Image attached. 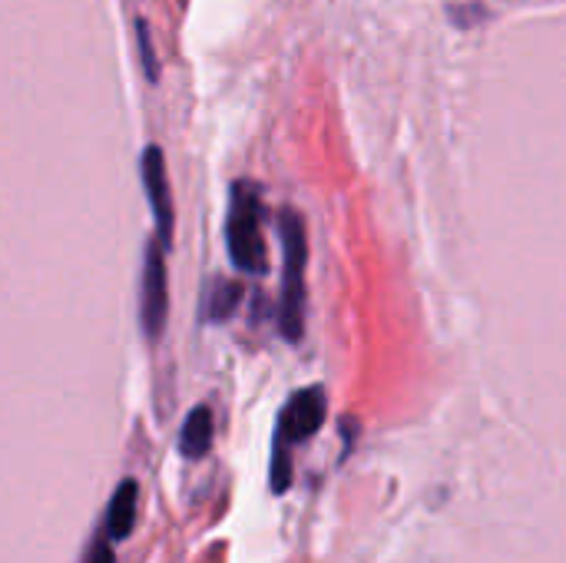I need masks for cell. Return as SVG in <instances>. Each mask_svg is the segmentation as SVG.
I'll return each instance as SVG.
<instances>
[{
	"label": "cell",
	"mask_w": 566,
	"mask_h": 563,
	"mask_svg": "<svg viewBox=\"0 0 566 563\" xmlns=\"http://www.w3.org/2000/svg\"><path fill=\"white\" fill-rule=\"evenodd\" d=\"M229 259L239 272L262 275L269 269L265 236H262V199L252 183H235L232 202H229Z\"/></svg>",
	"instance_id": "7a4b0ae2"
},
{
	"label": "cell",
	"mask_w": 566,
	"mask_h": 563,
	"mask_svg": "<svg viewBox=\"0 0 566 563\" xmlns=\"http://www.w3.org/2000/svg\"><path fill=\"white\" fill-rule=\"evenodd\" d=\"M136 508H139V488L133 478L119 481L113 498H109V508H106V541H126L136 528Z\"/></svg>",
	"instance_id": "8992f818"
},
{
	"label": "cell",
	"mask_w": 566,
	"mask_h": 563,
	"mask_svg": "<svg viewBox=\"0 0 566 563\" xmlns=\"http://www.w3.org/2000/svg\"><path fill=\"white\" fill-rule=\"evenodd\" d=\"M325 415H328V402H325V392L315 385V388H305L298 395L289 398V405L282 408L279 415V431H275V448H292V445H302L308 441L312 435H318V428L325 425Z\"/></svg>",
	"instance_id": "277c9868"
},
{
	"label": "cell",
	"mask_w": 566,
	"mask_h": 563,
	"mask_svg": "<svg viewBox=\"0 0 566 563\" xmlns=\"http://www.w3.org/2000/svg\"><path fill=\"white\" fill-rule=\"evenodd\" d=\"M212 435H216V425H212V411L209 408H192L182 431H179V451L186 458H202L209 448H212Z\"/></svg>",
	"instance_id": "52a82bcc"
},
{
	"label": "cell",
	"mask_w": 566,
	"mask_h": 563,
	"mask_svg": "<svg viewBox=\"0 0 566 563\" xmlns=\"http://www.w3.org/2000/svg\"><path fill=\"white\" fill-rule=\"evenodd\" d=\"M166 249L159 242L146 246L143 279H139V325L149 338H159L169 319V279H166Z\"/></svg>",
	"instance_id": "3957f363"
},
{
	"label": "cell",
	"mask_w": 566,
	"mask_h": 563,
	"mask_svg": "<svg viewBox=\"0 0 566 563\" xmlns=\"http://www.w3.org/2000/svg\"><path fill=\"white\" fill-rule=\"evenodd\" d=\"M136 37H139V53H143V66H146V76L156 80L159 70H156V56H153V43H149V27L143 20H136Z\"/></svg>",
	"instance_id": "9c48e42d"
},
{
	"label": "cell",
	"mask_w": 566,
	"mask_h": 563,
	"mask_svg": "<svg viewBox=\"0 0 566 563\" xmlns=\"http://www.w3.org/2000/svg\"><path fill=\"white\" fill-rule=\"evenodd\" d=\"M83 563H116V557H113V548H109V541H96V544H93V548L86 551Z\"/></svg>",
	"instance_id": "30bf717a"
},
{
	"label": "cell",
	"mask_w": 566,
	"mask_h": 563,
	"mask_svg": "<svg viewBox=\"0 0 566 563\" xmlns=\"http://www.w3.org/2000/svg\"><path fill=\"white\" fill-rule=\"evenodd\" d=\"M242 302V285L239 282H216L209 292V319L212 322H226L235 305Z\"/></svg>",
	"instance_id": "ba28073f"
},
{
	"label": "cell",
	"mask_w": 566,
	"mask_h": 563,
	"mask_svg": "<svg viewBox=\"0 0 566 563\" xmlns=\"http://www.w3.org/2000/svg\"><path fill=\"white\" fill-rule=\"evenodd\" d=\"M139 173H143V186L153 206V222H156V242L163 249L172 246V196H169V176H166V163H163V149L159 146H146L139 156Z\"/></svg>",
	"instance_id": "5b68a950"
},
{
	"label": "cell",
	"mask_w": 566,
	"mask_h": 563,
	"mask_svg": "<svg viewBox=\"0 0 566 563\" xmlns=\"http://www.w3.org/2000/svg\"><path fill=\"white\" fill-rule=\"evenodd\" d=\"M282 299H279V329L289 342H298L305 332V262H308V242H305V222L295 209H285L282 216Z\"/></svg>",
	"instance_id": "6da1fadb"
}]
</instances>
